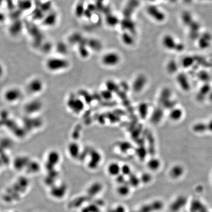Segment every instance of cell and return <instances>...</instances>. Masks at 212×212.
<instances>
[{
    "label": "cell",
    "mask_w": 212,
    "mask_h": 212,
    "mask_svg": "<svg viewBox=\"0 0 212 212\" xmlns=\"http://www.w3.org/2000/svg\"><path fill=\"white\" fill-rule=\"evenodd\" d=\"M46 67L51 72H58L68 67L69 63L66 59L58 57L50 58L46 62Z\"/></svg>",
    "instance_id": "1"
},
{
    "label": "cell",
    "mask_w": 212,
    "mask_h": 212,
    "mask_svg": "<svg viewBox=\"0 0 212 212\" xmlns=\"http://www.w3.org/2000/svg\"><path fill=\"white\" fill-rule=\"evenodd\" d=\"M172 92L169 88H164L160 95V102L164 108L171 110L176 107V102L172 99Z\"/></svg>",
    "instance_id": "2"
},
{
    "label": "cell",
    "mask_w": 212,
    "mask_h": 212,
    "mask_svg": "<svg viewBox=\"0 0 212 212\" xmlns=\"http://www.w3.org/2000/svg\"><path fill=\"white\" fill-rule=\"evenodd\" d=\"M21 97V92L18 88H11L5 92L4 97L9 103H16Z\"/></svg>",
    "instance_id": "3"
},
{
    "label": "cell",
    "mask_w": 212,
    "mask_h": 212,
    "mask_svg": "<svg viewBox=\"0 0 212 212\" xmlns=\"http://www.w3.org/2000/svg\"><path fill=\"white\" fill-rule=\"evenodd\" d=\"M147 12L150 16L158 22H162L165 19V15L158 7L155 6H150L147 9Z\"/></svg>",
    "instance_id": "4"
},
{
    "label": "cell",
    "mask_w": 212,
    "mask_h": 212,
    "mask_svg": "<svg viewBox=\"0 0 212 212\" xmlns=\"http://www.w3.org/2000/svg\"><path fill=\"white\" fill-rule=\"evenodd\" d=\"M120 61V57L115 53H110L106 54L102 58V62L107 66L117 65Z\"/></svg>",
    "instance_id": "5"
},
{
    "label": "cell",
    "mask_w": 212,
    "mask_h": 212,
    "mask_svg": "<svg viewBox=\"0 0 212 212\" xmlns=\"http://www.w3.org/2000/svg\"><path fill=\"white\" fill-rule=\"evenodd\" d=\"M146 83L147 79L145 75H139L133 83V90L136 92H141L145 88Z\"/></svg>",
    "instance_id": "6"
},
{
    "label": "cell",
    "mask_w": 212,
    "mask_h": 212,
    "mask_svg": "<svg viewBox=\"0 0 212 212\" xmlns=\"http://www.w3.org/2000/svg\"><path fill=\"white\" fill-rule=\"evenodd\" d=\"M27 87L29 92L32 93H38L43 89V83L39 79H34L29 83Z\"/></svg>",
    "instance_id": "7"
},
{
    "label": "cell",
    "mask_w": 212,
    "mask_h": 212,
    "mask_svg": "<svg viewBox=\"0 0 212 212\" xmlns=\"http://www.w3.org/2000/svg\"><path fill=\"white\" fill-rule=\"evenodd\" d=\"M163 44L164 47L169 50L175 49L178 50H181L182 46L181 45L176 44L174 38L170 35H166L163 38Z\"/></svg>",
    "instance_id": "8"
},
{
    "label": "cell",
    "mask_w": 212,
    "mask_h": 212,
    "mask_svg": "<svg viewBox=\"0 0 212 212\" xmlns=\"http://www.w3.org/2000/svg\"><path fill=\"white\" fill-rule=\"evenodd\" d=\"M184 167L181 164H175L172 167L169 171V175L174 179L180 178L184 173Z\"/></svg>",
    "instance_id": "9"
},
{
    "label": "cell",
    "mask_w": 212,
    "mask_h": 212,
    "mask_svg": "<svg viewBox=\"0 0 212 212\" xmlns=\"http://www.w3.org/2000/svg\"><path fill=\"white\" fill-rule=\"evenodd\" d=\"M211 87L209 85H205L202 86L199 92L196 94V99L198 102H201L205 100L207 96H209L211 91Z\"/></svg>",
    "instance_id": "10"
},
{
    "label": "cell",
    "mask_w": 212,
    "mask_h": 212,
    "mask_svg": "<svg viewBox=\"0 0 212 212\" xmlns=\"http://www.w3.org/2000/svg\"><path fill=\"white\" fill-rule=\"evenodd\" d=\"M169 119L174 122L178 121L182 119L183 117L184 112L183 110L178 107H174L171 110H169Z\"/></svg>",
    "instance_id": "11"
},
{
    "label": "cell",
    "mask_w": 212,
    "mask_h": 212,
    "mask_svg": "<svg viewBox=\"0 0 212 212\" xmlns=\"http://www.w3.org/2000/svg\"><path fill=\"white\" fill-rule=\"evenodd\" d=\"M177 82L182 90L184 91H189L190 90L191 86L188 79L183 74H180L177 77Z\"/></svg>",
    "instance_id": "12"
},
{
    "label": "cell",
    "mask_w": 212,
    "mask_h": 212,
    "mask_svg": "<svg viewBox=\"0 0 212 212\" xmlns=\"http://www.w3.org/2000/svg\"><path fill=\"white\" fill-rule=\"evenodd\" d=\"M102 160V156L99 152L94 150L91 152V160L90 166L91 168H95L99 166Z\"/></svg>",
    "instance_id": "13"
},
{
    "label": "cell",
    "mask_w": 212,
    "mask_h": 212,
    "mask_svg": "<svg viewBox=\"0 0 212 212\" xmlns=\"http://www.w3.org/2000/svg\"><path fill=\"white\" fill-rule=\"evenodd\" d=\"M192 130L196 134H203L208 132L207 123L204 122H198L195 123L192 127Z\"/></svg>",
    "instance_id": "14"
},
{
    "label": "cell",
    "mask_w": 212,
    "mask_h": 212,
    "mask_svg": "<svg viewBox=\"0 0 212 212\" xmlns=\"http://www.w3.org/2000/svg\"><path fill=\"white\" fill-rule=\"evenodd\" d=\"M107 171L110 175L117 176L121 172V166L116 162L111 163L108 166Z\"/></svg>",
    "instance_id": "15"
},
{
    "label": "cell",
    "mask_w": 212,
    "mask_h": 212,
    "mask_svg": "<svg viewBox=\"0 0 212 212\" xmlns=\"http://www.w3.org/2000/svg\"><path fill=\"white\" fill-rule=\"evenodd\" d=\"M164 112L162 109H156L154 110L151 115V121L155 124H158L161 121L163 118Z\"/></svg>",
    "instance_id": "16"
},
{
    "label": "cell",
    "mask_w": 212,
    "mask_h": 212,
    "mask_svg": "<svg viewBox=\"0 0 212 212\" xmlns=\"http://www.w3.org/2000/svg\"><path fill=\"white\" fill-rule=\"evenodd\" d=\"M161 163L158 159L153 158L148 161L147 166L149 169L152 171H157L161 167Z\"/></svg>",
    "instance_id": "17"
},
{
    "label": "cell",
    "mask_w": 212,
    "mask_h": 212,
    "mask_svg": "<svg viewBox=\"0 0 212 212\" xmlns=\"http://www.w3.org/2000/svg\"><path fill=\"white\" fill-rule=\"evenodd\" d=\"M148 105L146 103H141L138 107L139 114L142 118H145L148 114Z\"/></svg>",
    "instance_id": "18"
},
{
    "label": "cell",
    "mask_w": 212,
    "mask_h": 212,
    "mask_svg": "<svg viewBox=\"0 0 212 212\" xmlns=\"http://www.w3.org/2000/svg\"><path fill=\"white\" fill-rule=\"evenodd\" d=\"M137 4H138L137 0H131L129 1L124 10V13L126 16H128L132 13L133 10L137 7Z\"/></svg>",
    "instance_id": "19"
},
{
    "label": "cell",
    "mask_w": 212,
    "mask_h": 212,
    "mask_svg": "<svg viewBox=\"0 0 212 212\" xmlns=\"http://www.w3.org/2000/svg\"><path fill=\"white\" fill-rule=\"evenodd\" d=\"M122 27L123 28L129 29L130 31H134L135 25L134 23L129 19H125L122 22Z\"/></svg>",
    "instance_id": "20"
},
{
    "label": "cell",
    "mask_w": 212,
    "mask_h": 212,
    "mask_svg": "<svg viewBox=\"0 0 212 212\" xmlns=\"http://www.w3.org/2000/svg\"><path fill=\"white\" fill-rule=\"evenodd\" d=\"M122 39L123 42L128 45H131L134 43V40L132 37L127 33H125L122 34Z\"/></svg>",
    "instance_id": "21"
},
{
    "label": "cell",
    "mask_w": 212,
    "mask_h": 212,
    "mask_svg": "<svg viewBox=\"0 0 212 212\" xmlns=\"http://www.w3.org/2000/svg\"><path fill=\"white\" fill-rule=\"evenodd\" d=\"M167 70L169 73H174L177 70V65L174 60H171L167 65Z\"/></svg>",
    "instance_id": "22"
},
{
    "label": "cell",
    "mask_w": 212,
    "mask_h": 212,
    "mask_svg": "<svg viewBox=\"0 0 212 212\" xmlns=\"http://www.w3.org/2000/svg\"><path fill=\"white\" fill-rule=\"evenodd\" d=\"M121 174L125 175H130L131 174V168L128 164H124L121 167Z\"/></svg>",
    "instance_id": "23"
},
{
    "label": "cell",
    "mask_w": 212,
    "mask_h": 212,
    "mask_svg": "<svg viewBox=\"0 0 212 212\" xmlns=\"http://www.w3.org/2000/svg\"><path fill=\"white\" fill-rule=\"evenodd\" d=\"M129 177V184L130 185L133 186H136L138 185L140 182L139 178H137V177L135 175H130Z\"/></svg>",
    "instance_id": "24"
},
{
    "label": "cell",
    "mask_w": 212,
    "mask_h": 212,
    "mask_svg": "<svg viewBox=\"0 0 212 212\" xmlns=\"http://www.w3.org/2000/svg\"><path fill=\"white\" fill-rule=\"evenodd\" d=\"M107 86V90L110 91L111 92L117 91L118 89V86L113 81H109L107 82L106 83Z\"/></svg>",
    "instance_id": "25"
},
{
    "label": "cell",
    "mask_w": 212,
    "mask_h": 212,
    "mask_svg": "<svg viewBox=\"0 0 212 212\" xmlns=\"http://www.w3.org/2000/svg\"><path fill=\"white\" fill-rule=\"evenodd\" d=\"M131 145L129 144V142H122L121 143L119 146L120 150L122 152H127L129 151L130 149L131 148Z\"/></svg>",
    "instance_id": "26"
},
{
    "label": "cell",
    "mask_w": 212,
    "mask_h": 212,
    "mask_svg": "<svg viewBox=\"0 0 212 212\" xmlns=\"http://www.w3.org/2000/svg\"><path fill=\"white\" fill-rule=\"evenodd\" d=\"M118 18L114 16L110 15L107 17V23L110 26H115V25L118 23Z\"/></svg>",
    "instance_id": "27"
},
{
    "label": "cell",
    "mask_w": 212,
    "mask_h": 212,
    "mask_svg": "<svg viewBox=\"0 0 212 212\" xmlns=\"http://www.w3.org/2000/svg\"><path fill=\"white\" fill-rule=\"evenodd\" d=\"M90 46L91 48L95 50H99L101 48V44L98 41L96 40H91L90 41Z\"/></svg>",
    "instance_id": "28"
},
{
    "label": "cell",
    "mask_w": 212,
    "mask_h": 212,
    "mask_svg": "<svg viewBox=\"0 0 212 212\" xmlns=\"http://www.w3.org/2000/svg\"><path fill=\"white\" fill-rule=\"evenodd\" d=\"M136 152L137 155L139 158L142 159L145 158V157L146 156L145 150V149L142 148V147L139 148L138 149H137Z\"/></svg>",
    "instance_id": "29"
},
{
    "label": "cell",
    "mask_w": 212,
    "mask_h": 212,
    "mask_svg": "<svg viewBox=\"0 0 212 212\" xmlns=\"http://www.w3.org/2000/svg\"><path fill=\"white\" fill-rule=\"evenodd\" d=\"M129 189L128 188V186L127 185H121V186L118 188V191L122 195H126L128 191H129Z\"/></svg>",
    "instance_id": "30"
},
{
    "label": "cell",
    "mask_w": 212,
    "mask_h": 212,
    "mask_svg": "<svg viewBox=\"0 0 212 212\" xmlns=\"http://www.w3.org/2000/svg\"><path fill=\"white\" fill-rule=\"evenodd\" d=\"M151 175L149 173H144L141 176V181L145 183H148L151 181Z\"/></svg>",
    "instance_id": "31"
},
{
    "label": "cell",
    "mask_w": 212,
    "mask_h": 212,
    "mask_svg": "<svg viewBox=\"0 0 212 212\" xmlns=\"http://www.w3.org/2000/svg\"><path fill=\"white\" fill-rule=\"evenodd\" d=\"M102 97L106 99H110L112 97V92L109 90H105L102 92Z\"/></svg>",
    "instance_id": "32"
},
{
    "label": "cell",
    "mask_w": 212,
    "mask_h": 212,
    "mask_svg": "<svg viewBox=\"0 0 212 212\" xmlns=\"http://www.w3.org/2000/svg\"><path fill=\"white\" fill-rule=\"evenodd\" d=\"M117 181L118 183L122 184L125 181V177L124 175H123L122 174L118 175L117 176Z\"/></svg>",
    "instance_id": "33"
},
{
    "label": "cell",
    "mask_w": 212,
    "mask_h": 212,
    "mask_svg": "<svg viewBox=\"0 0 212 212\" xmlns=\"http://www.w3.org/2000/svg\"><path fill=\"white\" fill-rule=\"evenodd\" d=\"M207 124L208 132L212 133V118L207 122Z\"/></svg>",
    "instance_id": "34"
},
{
    "label": "cell",
    "mask_w": 212,
    "mask_h": 212,
    "mask_svg": "<svg viewBox=\"0 0 212 212\" xmlns=\"http://www.w3.org/2000/svg\"><path fill=\"white\" fill-rule=\"evenodd\" d=\"M4 69L2 65L0 64V77H1L4 74Z\"/></svg>",
    "instance_id": "35"
},
{
    "label": "cell",
    "mask_w": 212,
    "mask_h": 212,
    "mask_svg": "<svg viewBox=\"0 0 212 212\" xmlns=\"http://www.w3.org/2000/svg\"><path fill=\"white\" fill-rule=\"evenodd\" d=\"M150 1H154L155 0H150Z\"/></svg>",
    "instance_id": "36"
}]
</instances>
